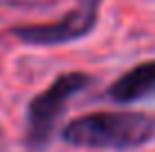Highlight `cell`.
<instances>
[{
    "instance_id": "3",
    "label": "cell",
    "mask_w": 155,
    "mask_h": 152,
    "mask_svg": "<svg viewBox=\"0 0 155 152\" xmlns=\"http://www.w3.org/2000/svg\"><path fill=\"white\" fill-rule=\"evenodd\" d=\"M101 0H79L77 7L65 11L61 18L47 23H25L9 29V34L23 45L34 47H56L81 40L90 36L99 20Z\"/></svg>"
},
{
    "instance_id": "1",
    "label": "cell",
    "mask_w": 155,
    "mask_h": 152,
    "mask_svg": "<svg viewBox=\"0 0 155 152\" xmlns=\"http://www.w3.org/2000/svg\"><path fill=\"white\" fill-rule=\"evenodd\" d=\"M155 137V116L140 110H97L70 119L61 139L72 148L135 150Z\"/></svg>"
},
{
    "instance_id": "4",
    "label": "cell",
    "mask_w": 155,
    "mask_h": 152,
    "mask_svg": "<svg viewBox=\"0 0 155 152\" xmlns=\"http://www.w3.org/2000/svg\"><path fill=\"white\" fill-rule=\"evenodd\" d=\"M106 96L117 105H130L155 98V58L128 67L108 85Z\"/></svg>"
},
{
    "instance_id": "2",
    "label": "cell",
    "mask_w": 155,
    "mask_h": 152,
    "mask_svg": "<svg viewBox=\"0 0 155 152\" xmlns=\"http://www.w3.org/2000/svg\"><path fill=\"white\" fill-rule=\"evenodd\" d=\"M92 74L81 70L58 74L43 92H38L27 103V134L25 143L34 150H41L50 143L61 114L68 110V103L77 94L92 85Z\"/></svg>"
}]
</instances>
